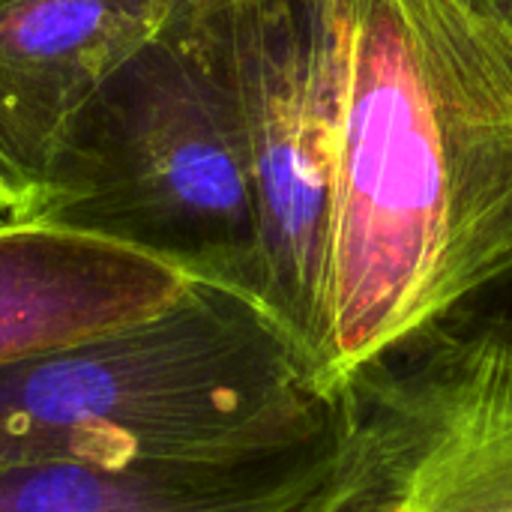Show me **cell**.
<instances>
[{
    "mask_svg": "<svg viewBox=\"0 0 512 512\" xmlns=\"http://www.w3.org/2000/svg\"><path fill=\"white\" fill-rule=\"evenodd\" d=\"M0 219H9V222H30V204L27 198H21L9 180L0 174Z\"/></svg>",
    "mask_w": 512,
    "mask_h": 512,
    "instance_id": "cell-10",
    "label": "cell"
},
{
    "mask_svg": "<svg viewBox=\"0 0 512 512\" xmlns=\"http://www.w3.org/2000/svg\"><path fill=\"white\" fill-rule=\"evenodd\" d=\"M342 432L216 462L0 465V512H303L333 471Z\"/></svg>",
    "mask_w": 512,
    "mask_h": 512,
    "instance_id": "cell-8",
    "label": "cell"
},
{
    "mask_svg": "<svg viewBox=\"0 0 512 512\" xmlns=\"http://www.w3.org/2000/svg\"><path fill=\"white\" fill-rule=\"evenodd\" d=\"M30 222L147 252L258 303L255 186L219 0H180L93 90Z\"/></svg>",
    "mask_w": 512,
    "mask_h": 512,
    "instance_id": "cell-3",
    "label": "cell"
},
{
    "mask_svg": "<svg viewBox=\"0 0 512 512\" xmlns=\"http://www.w3.org/2000/svg\"><path fill=\"white\" fill-rule=\"evenodd\" d=\"M6 225H18V222H9V219H0V228H6Z\"/></svg>",
    "mask_w": 512,
    "mask_h": 512,
    "instance_id": "cell-12",
    "label": "cell"
},
{
    "mask_svg": "<svg viewBox=\"0 0 512 512\" xmlns=\"http://www.w3.org/2000/svg\"><path fill=\"white\" fill-rule=\"evenodd\" d=\"M456 312H468L474 318L489 321L492 327L504 330L512 336V273L504 276L501 282L489 285L486 291H480L477 297H471L465 306H459Z\"/></svg>",
    "mask_w": 512,
    "mask_h": 512,
    "instance_id": "cell-9",
    "label": "cell"
},
{
    "mask_svg": "<svg viewBox=\"0 0 512 512\" xmlns=\"http://www.w3.org/2000/svg\"><path fill=\"white\" fill-rule=\"evenodd\" d=\"M219 9L258 210L255 297L315 375L339 144L336 0H219Z\"/></svg>",
    "mask_w": 512,
    "mask_h": 512,
    "instance_id": "cell-5",
    "label": "cell"
},
{
    "mask_svg": "<svg viewBox=\"0 0 512 512\" xmlns=\"http://www.w3.org/2000/svg\"><path fill=\"white\" fill-rule=\"evenodd\" d=\"M336 60L333 393L512 273V27L468 0H336Z\"/></svg>",
    "mask_w": 512,
    "mask_h": 512,
    "instance_id": "cell-1",
    "label": "cell"
},
{
    "mask_svg": "<svg viewBox=\"0 0 512 512\" xmlns=\"http://www.w3.org/2000/svg\"><path fill=\"white\" fill-rule=\"evenodd\" d=\"M345 432L303 512H512V336L453 312L342 387Z\"/></svg>",
    "mask_w": 512,
    "mask_h": 512,
    "instance_id": "cell-4",
    "label": "cell"
},
{
    "mask_svg": "<svg viewBox=\"0 0 512 512\" xmlns=\"http://www.w3.org/2000/svg\"><path fill=\"white\" fill-rule=\"evenodd\" d=\"M195 279L147 252L66 228H0V366L126 327Z\"/></svg>",
    "mask_w": 512,
    "mask_h": 512,
    "instance_id": "cell-7",
    "label": "cell"
},
{
    "mask_svg": "<svg viewBox=\"0 0 512 512\" xmlns=\"http://www.w3.org/2000/svg\"><path fill=\"white\" fill-rule=\"evenodd\" d=\"M468 3L477 6L480 12H486V15H492V18H498V21H504V24L512 27V0H468Z\"/></svg>",
    "mask_w": 512,
    "mask_h": 512,
    "instance_id": "cell-11",
    "label": "cell"
},
{
    "mask_svg": "<svg viewBox=\"0 0 512 512\" xmlns=\"http://www.w3.org/2000/svg\"><path fill=\"white\" fill-rule=\"evenodd\" d=\"M342 426V390L252 297L204 279L156 315L0 366V465L246 459Z\"/></svg>",
    "mask_w": 512,
    "mask_h": 512,
    "instance_id": "cell-2",
    "label": "cell"
},
{
    "mask_svg": "<svg viewBox=\"0 0 512 512\" xmlns=\"http://www.w3.org/2000/svg\"><path fill=\"white\" fill-rule=\"evenodd\" d=\"M180 0H0V174L27 198L69 120Z\"/></svg>",
    "mask_w": 512,
    "mask_h": 512,
    "instance_id": "cell-6",
    "label": "cell"
}]
</instances>
